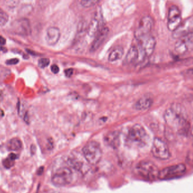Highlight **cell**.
Listing matches in <instances>:
<instances>
[{
    "instance_id": "cell-19",
    "label": "cell",
    "mask_w": 193,
    "mask_h": 193,
    "mask_svg": "<svg viewBox=\"0 0 193 193\" xmlns=\"http://www.w3.org/2000/svg\"><path fill=\"white\" fill-rule=\"evenodd\" d=\"M124 55V49L122 47L118 46L113 49L109 53L108 60L109 62H115L123 57Z\"/></svg>"
},
{
    "instance_id": "cell-3",
    "label": "cell",
    "mask_w": 193,
    "mask_h": 193,
    "mask_svg": "<svg viewBox=\"0 0 193 193\" xmlns=\"http://www.w3.org/2000/svg\"><path fill=\"white\" fill-rule=\"evenodd\" d=\"M127 139L129 143L133 145L143 146L148 142L149 136L143 126L139 124H135L128 131Z\"/></svg>"
},
{
    "instance_id": "cell-29",
    "label": "cell",
    "mask_w": 193,
    "mask_h": 193,
    "mask_svg": "<svg viewBox=\"0 0 193 193\" xmlns=\"http://www.w3.org/2000/svg\"><path fill=\"white\" fill-rule=\"evenodd\" d=\"M185 75L188 77H193V68L187 70L185 71Z\"/></svg>"
},
{
    "instance_id": "cell-9",
    "label": "cell",
    "mask_w": 193,
    "mask_h": 193,
    "mask_svg": "<svg viewBox=\"0 0 193 193\" xmlns=\"http://www.w3.org/2000/svg\"><path fill=\"white\" fill-rule=\"evenodd\" d=\"M139 41V58H144L150 57L153 53L155 49L157 44L155 38L153 36L148 35L147 37Z\"/></svg>"
},
{
    "instance_id": "cell-6",
    "label": "cell",
    "mask_w": 193,
    "mask_h": 193,
    "mask_svg": "<svg viewBox=\"0 0 193 193\" xmlns=\"http://www.w3.org/2000/svg\"><path fill=\"white\" fill-rule=\"evenodd\" d=\"M186 166L184 164H179L164 168L159 172L158 179L167 180L178 178L186 172Z\"/></svg>"
},
{
    "instance_id": "cell-12",
    "label": "cell",
    "mask_w": 193,
    "mask_h": 193,
    "mask_svg": "<svg viewBox=\"0 0 193 193\" xmlns=\"http://www.w3.org/2000/svg\"><path fill=\"white\" fill-rule=\"evenodd\" d=\"M175 45V51L177 54H186L193 47V33H188L180 37Z\"/></svg>"
},
{
    "instance_id": "cell-18",
    "label": "cell",
    "mask_w": 193,
    "mask_h": 193,
    "mask_svg": "<svg viewBox=\"0 0 193 193\" xmlns=\"http://www.w3.org/2000/svg\"><path fill=\"white\" fill-rule=\"evenodd\" d=\"M139 58V48L135 45H132L128 50L123 61L125 65H129L133 62H135Z\"/></svg>"
},
{
    "instance_id": "cell-2",
    "label": "cell",
    "mask_w": 193,
    "mask_h": 193,
    "mask_svg": "<svg viewBox=\"0 0 193 193\" xmlns=\"http://www.w3.org/2000/svg\"><path fill=\"white\" fill-rule=\"evenodd\" d=\"M83 156L89 164L95 165L101 160L102 151L100 145L95 141L87 143L83 149Z\"/></svg>"
},
{
    "instance_id": "cell-11",
    "label": "cell",
    "mask_w": 193,
    "mask_h": 193,
    "mask_svg": "<svg viewBox=\"0 0 193 193\" xmlns=\"http://www.w3.org/2000/svg\"><path fill=\"white\" fill-rule=\"evenodd\" d=\"M181 22V14L179 7L176 5H172L168 10V29L173 33L179 27Z\"/></svg>"
},
{
    "instance_id": "cell-23",
    "label": "cell",
    "mask_w": 193,
    "mask_h": 193,
    "mask_svg": "<svg viewBox=\"0 0 193 193\" xmlns=\"http://www.w3.org/2000/svg\"><path fill=\"white\" fill-rule=\"evenodd\" d=\"M9 21V15L7 13L0 8V26H4Z\"/></svg>"
},
{
    "instance_id": "cell-13",
    "label": "cell",
    "mask_w": 193,
    "mask_h": 193,
    "mask_svg": "<svg viewBox=\"0 0 193 193\" xmlns=\"http://www.w3.org/2000/svg\"><path fill=\"white\" fill-rule=\"evenodd\" d=\"M190 33H193V16L190 17L181 22L179 27L172 33V37L175 39H178Z\"/></svg>"
},
{
    "instance_id": "cell-24",
    "label": "cell",
    "mask_w": 193,
    "mask_h": 193,
    "mask_svg": "<svg viewBox=\"0 0 193 193\" xmlns=\"http://www.w3.org/2000/svg\"><path fill=\"white\" fill-rule=\"evenodd\" d=\"M99 2V1L98 0H83L80 2V4L82 6L87 8L94 6Z\"/></svg>"
},
{
    "instance_id": "cell-16",
    "label": "cell",
    "mask_w": 193,
    "mask_h": 193,
    "mask_svg": "<svg viewBox=\"0 0 193 193\" xmlns=\"http://www.w3.org/2000/svg\"><path fill=\"white\" fill-rule=\"evenodd\" d=\"M105 145L116 149L120 146V134L118 131H113L107 133L104 137Z\"/></svg>"
},
{
    "instance_id": "cell-27",
    "label": "cell",
    "mask_w": 193,
    "mask_h": 193,
    "mask_svg": "<svg viewBox=\"0 0 193 193\" xmlns=\"http://www.w3.org/2000/svg\"><path fill=\"white\" fill-rule=\"evenodd\" d=\"M73 74V69L72 68H69V69H67L65 70V74L66 77L69 78L71 77Z\"/></svg>"
},
{
    "instance_id": "cell-25",
    "label": "cell",
    "mask_w": 193,
    "mask_h": 193,
    "mask_svg": "<svg viewBox=\"0 0 193 193\" xmlns=\"http://www.w3.org/2000/svg\"><path fill=\"white\" fill-rule=\"evenodd\" d=\"M50 64V60L49 58H41L39 60L38 65L40 68L44 69L45 68L47 67Z\"/></svg>"
},
{
    "instance_id": "cell-15",
    "label": "cell",
    "mask_w": 193,
    "mask_h": 193,
    "mask_svg": "<svg viewBox=\"0 0 193 193\" xmlns=\"http://www.w3.org/2000/svg\"><path fill=\"white\" fill-rule=\"evenodd\" d=\"M61 37V31L58 27H50L46 33L45 40L49 45H54L58 42Z\"/></svg>"
},
{
    "instance_id": "cell-30",
    "label": "cell",
    "mask_w": 193,
    "mask_h": 193,
    "mask_svg": "<svg viewBox=\"0 0 193 193\" xmlns=\"http://www.w3.org/2000/svg\"><path fill=\"white\" fill-rule=\"evenodd\" d=\"M5 44H6V39L2 36H0V45H4Z\"/></svg>"
},
{
    "instance_id": "cell-21",
    "label": "cell",
    "mask_w": 193,
    "mask_h": 193,
    "mask_svg": "<svg viewBox=\"0 0 193 193\" xmlns=\"http://www.w3.org/2000/svg\"><path fill=\"white\" fill-rule=\"evenodd\" d=\"M7 149L9 151H15L21 149L22 147V143L18 138H14L10 139L7 145Z\"/></svg>"
},
{
    "instance_id": "cell-28",
    "label": "cell",
    "mask_w": 193,
    "mask_h": 193,
    "mask_svg": "<svg viewBox=\"0 0 193 193\" xmlns=\"http://www.w3.org/2000/svg\"><path fill=\"white\" fill-rule=\"evenodd\" d=\"M51 71L54 74H58L59 71V68L58 66L54 64L51 66Z\"/></svg>"
},
{
    "instance_id": "cell-22",
    "label": "cell",
    "mask_w": 193,
    "mask_h": 193,
    "mask_svg": "<svg viewBox=\"0 0 193 193\" xmlns=\"http://www.w3.org/2000/svg\"><path fill=\"white\" fill-rule=\"evenodd\" d=\"M17 159V155L16 154L14 153H11L8 156L7 158H6L4 161H3V165L4 167L9 169L10 168L14 166L15 164V161Z\"/></svg>"
},
{
    "instance_id": "cell-20",
    "label": "cell",
    "mask_w": 193,
    "mask_h": 193,
    "mask_svg": "<svg viewBox=\"0 0 193 193\" xmlns=\"http://www.w3.org/2000/svg\"><path fill=\"white\" fill-rule=\"evenodd\" d=\"M99 25L98 19L97 18H93L91 19L87 27L88 35L90 37H95L99 31Z\"/></svg>"
},
{
    "instance_id": "cell-5",
    "label": "cell",
    "mask_w": 193,
    "mask_h": 193,
    "mask_svg": "<svg viewBox=\"0 0 193 193\" xmlns=\"http://www.w3.org/2000/svg\"><path fill=\"white\" fill-rule=\"evenodd\" d=\"M73 179L72 171L67 167H63L57 169L51 177V182L56 186H65L70 184Z\"/></svg>"
},
{
    "instance_id": "cell-4",
    "label": "cell",
    "mask_w": 193,
    "mask_h": 193,
    "mask_svg": "<svg viewBox=\"0 0 193 193\" xmlns=\"http://www.w3.org/2000/svg\"><path fill=\"white\" fill-rule=\"evenodd\" d=\"M135 171L140 176L149 180L158 179L159 172L157 165L152 161L149 160L140 161L136 165Z\"/></svg>"
},
{
    "instance_id": "cell-8",
    "label": "cell",
    "mask_w": 193,
    "mask_h": 193,
    "mask_svg": "<svg viewBox=\"0 0 193 193\" xmlns=\"http://www.w3.org/2000/svg\"><path fill=\"white\" fill-rule=\"evenodd\" d=\"M154 156L161 160H165L171 157V153L167 144L159 138H155L151 147Z\"/></svg>"
},
{
    "instance_id": "cell-17",
    "label": "cell",
    "mask_w": 193,
    "mask_h": 193,
    "mask_svg": "<svg viewBox=\"0 0 193 193\" xmlns=\"http://www.w3.org/2000/svg\"><path fill=\"white\" fill-rule=\"evenodd\" d=\"M153 104V98L150 95H145L135 102L133 108L138 110H148Z\"/></svg>"
},
{
    "instance_id": "cell-26",
    "label": "cell",
    "mask_w": 193,
    "mask_h": 193,
    "mask_svg": "<svg viewBox=\"0 0 193 193\" xmlns=\"http://www.w3.org/2000/svg\"><path fill=\"white\" fill-rule=\"evenodd\" d=\"M19 62V60L18 58H13L11 60H9L6 61V64L9 65H16Z\"/></svg>"
},
{
    "instance_id": "cell-7",
    "label": "cell",
    "mask_w": 193,
    "mask_h": 193,
    "mask_svg": "<svg viewBox=\"0 0 193 193\" xmlns=\"http://www.w3.org/2000/svg\"><path fill=\"white\" fill-rule=\"evenodd\" d=\"M154 25V19L151 16L146 15L140 19L139 25L135 31V37L139 40L147 37Z\"/></svg>"
},
{
    "instance_id": "cell-14",
    "label": "cell",
    "mask_w": 193,
    "mask_h": 193,
    "mask_svg": "<svg viewBox=\"0 0 193 193\" xmlns=\"http://www.w3.org/2000/svg\"><path fill=\"white\" fill-rule=\"evenodd\" d=\"M109 29L107 27H102L101 29H99L89 49L91 52H95L105 42L109 33Z\"/></svg>"
},
{
    "instance_id": "cell-10",
    "label": "cell",
    "mask_w": 193,
    "mask_h": 193,
    "mask_svg": "<svg viewBox=\"0 0 193 193\" xmlns=\"http://www.w3.org/2000/svg\"><path fill=\"white\" fill-rule=\"evenodd\" d=\"M9 31L11 33L20 36H29L32 33L30 22L28 19H16L11 23Z\"/></svg>"
},
{
    "instance_id": "cell-31",
    "label": "cell",
    "mask_w": 193,
    "mask_h": 193,
    "mask_svg": "<svg viewBox=\"0 0 193 193\" xmlns=\"http://www.w3.org/2000/svg\"><path fill=\"white\" fill-rule=\"evenodd\" d=\"M4 49H5V50H6V48H5L2 47V45H0V51H2L4 52Z\"/></svg>"
},
{
    "instance_id": "cell-1",
    "label": "cell",
    "mask_w": 193,
    "mask_h": 193,
    "mask_svg": "<svg viewBox=\"0 0 193 193\" xmlns=\"http://www.w3.org/2000/svg\"><path fill=\"white\" fill-rule=\"evenodd\" d=\"M165 122L169 128L180 134H185L189 129L187 114L185 108L178 102L172 103L165 111Z\"/></svg>"
}]
</instances>
